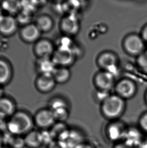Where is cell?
<instances>
[{"label":"cell","mask_w":147,"mask_h":148,"mask_svg":"<svg viewBox=\"0 0 147 148\" xmlns=\"http://www.w3.org/2000/svg\"><path fill=\"white\" fill-rule=\"evenodd\" d=\"M34 124V120L27 113L19 111L11 117L7 124V130L15 136L26 135L32 130Z\"/></svg>","instance_id":"6da1fadb"},{"label":"cell","mask_w":147,"mask_h":148,"mask_svg":"<svg viewBox=\"0 0 147 148\" xmlns=\"http://www.w3.org/2000/svg\"><path fill=\"white\" fill-rule=\"evenodd\" d=\"M125 108V100L116 94L109 95L102 104L103 114L110 119L119 117L123 113Z\"/></svg>","instance_id":"7a4b0ae2"},{"label":"cell","mask_w":147,"mask_h":148,"mask_svg":"<svg viewBox=\"0 0 147 148\" xmlns=\"http://www.w3.org/2000/svg\"><path fill=\"white\" fill-rule=\"evenodd\" d=\"M145 42L141 36L131 34L125 39L123 47L128 54L138 57L145 51Z\"/></svg>","instance_id":"3957f363"},{"label":"cell","mask_w":147,"mask_h":148,"mask_svg":"<svg viewBox=\"0 0 147 148\" xmlns=\"http://www.w3.org/2000/svg\"><path fill=\"white\" fill-rule=\"evenodd\" d=\"M75 59V54L71 49L66 47H60L54 52L52 60L56 65L67 67L71 65Z\"/></svg>","instance_id":"277c9868"},{"label":"cell","mask_w":147,"mask_h":148,"mask_svg":"<svg viewBox=\"0 0 147 148\" xmlns=\"http://www.w3.org/2000/svg\"><path fill=\"white\" fill-rule=\"evenodd\" d=\"M116 95L124 100L133 98L137 92L135 83L129 79L120 80L115 86Z\"/></svg>","instance_id":"5b68a950"},{"label":"cell","mask_w":147,"mask_h":148,"mask_svg":"<svg viewBox=\"0 0 147 148\" xmlns=\"http://www.w3.org/2000/svg\"><path fill=\"white\" fill-rule=\"evenodd\" d=\"M114 79L113 73L107 71H102L96 75L94 83L100 91L108 92L114 86Z\"/></svg>","instance_id":"8992f818"},{"label":"cell","mask_w":147,"mask_h":148,"mask_svg":"<svg viewBox=\"0 0 147 148\" xmlns=\"http://www.w3.org/2000/svg\"><path fill=\"white\" fill-rule=\"evenodd\" d=\"M56 121L54 113L50 109L40 110L37 112L34 119V124L43 130L52 127Z\"/></svg>","instance_id":"52a82bcc"},{"label":"cell","mask_w":147,"mask_h":148,"mask_svg":"<svg viewBox=\"0 0 147 148\" xmlns=\"http://www.w3.org/2000/svg\"><path fill=\"white\" fill-rule=\"evenodd\" d=\"M97 63L103 71H107L112 73V71L116 68L118 58L113 53L103 52L98 57Z\"/></svg>","instance_id":"ba28073f"},{"label":"cell","mask_w":147,"mask_h":148,"mask_svg":"<svg viewBox=\"0 0 147 148\" xmlns=\"http://www.w3.org/2000/svg\"><path fill=\"white\" fill-rule=\"evenodd\" d=\"M122 140L125 144L132 148L138 147L143 140L141 133L135 128L125 130Z\"/></svg>","instance_id":"9c48e42d"},{"label":"cell","mask_w":147,"mask_h":148,"mask_svg":"<svg viewBox=\"0 0 147 148\" xmlns=\"http://www.w3.org/2000/svg\"><path fill=\"white\" fill-rule=\"evenodd\" d=\"M58 140L63 143L67 148H75L82 144L81 135L74 130H67Z\"/></svg>","instance_id":"30bf717a"},{"label":"cell","mask_w":147,"mask_h":148,"mask_svg":"<svg viewBox=\"0 0 147 148\" xmlns=\"http://www.w3.org/2000/svg\"><path fill=\"white\" fill-rule=\"evenodd\" d=\"M61 28L66 34L75 35L79 31V22L75 17L67 16L62 20Z\"/></svg>","instance_id":"8fae6325"},{"label":"cell","mask_w":147,"mask_h":148,"mask_svg":"<svg viewBox=\"0 0 147 148\" xmlns=\"http://www.w3.org/2000/svg\"><path fill=\"white\" fill-rule=\"evenodd\" d=\"M17 20L11 16H3L0 19V32L5 35H10L16 32Z\"/></svg>","instance_id":"7c38bea8"},{"label":"cell","mask_w":147,"mask_h":148,"mask_svg":"<svg viewBox=\"0 0 147 148\" xmlns=\"http://www.w3.org/2000/svg\"><path fill=\"white\" fill-rule=\"evenodd\" d=\"M35 51L40 58H50L54 53V46L49 40H46L38 41L35 47Z\"/></svg>","instance_id":"4fadbf2b"},{"label":"cell","mask_w":147,"mask_h":148,"mask_svg":"<svg viewBox=\"0 0 147 148\" xmlns=\"http://www.w3.org/2000/svg\"><path fill=\"white\" fill-rule=\"evenodd\" d=\"M40 30L36 24H28L21 32L22 38L27 42H34L37 40L40 35Z\"/></svg>","instance_id":"5bb4252c"},{"label":"cell","mask_w":147,"mask_h":148,"mask_svg":"<svg viewBox=\"0 0 147 148\" xmlns=\"http://www.w3.org/2000/svg\"><path fill=\"white\" fill-rule=\"evenodd\" d=\"M56 83V81L52 75L42 74L37 78L36 86L38 89L41 92H48L54 88Z\"/></svg>","instance_id":"9a60e30c"},{"label":"cell","mask_w":147,"mask_h":148,"mask_svg":"<svg viewBox=\"0 0 147 148\" xmlns=\"http://www.w3.org/2000/svg\"><path fill=\"white\" fill-rule=\"evenodd\" d=\"M25 146L29 148H38L43 145L41 132L32 130L24 138Z\"/></svg>","instance_id":"2e32d148"},{"label":"cell","mask_w":147,"mask_h":148,"mask_svg":"<svg viewBox=\"0 0 147 148\" xmlns=\"http://www.w3.org/2000/svg\"><path fill=\"white\" fill-rule=\"evenodd\" d=\"M15 105L8 98H0V117L5 118L12 117L15 113Z\"/></svg>","instance_id":"e0dca14e"},{"label":"cell","mask_w":147,"mask_h":148,"mask_svg":"<svg viewBox=\"0 0 147 148\" xmlns=\"http://www.w3.org/2000/svg\"><path fill=\"white\" fill-rule=\"evenodd\" d=\"M56 64L50 58H40L38 63V68L42 74L52 75L56 68Z\"/></svg>","instance_id":"ac0fdd59"},{"label":"cell","mask_w":147,"mask_h":148,"mask_svg":"<svg viewBox=\"0 0 147 148\" xmlns=\"http://www.w3.org/2000/svg\"><path fill=\"white\" fill-rule=\"evenodd\" d=\"M125 130L120 124L113 123L108 128V136L110 139L113 141L122 140Z\"/></svg>","instance_id":"d6986e66"},{"label":"cell","mask_w":147,"mask_h":148,"mask_svg":"<svg viewBox=\"0 0 147 148\" xmlns=\"http://www.w3.org/2000/svg\"><path fill=\"white\" fill-rule=\"evenodd\" d=\"M56 82L59 84H64L68 82L71 76V72L70 70L64 67H56L52 74Z\"/></svg>","instance_id":"ffe728a7"},{"label":"cell","mask_w":147,"mask_h":148,"mask_svg":"<svg viewBox=\"0 0 147 148\" xmlns=\"http://www.w3.org/2000/svg\"><path fill=\"white\" fill-rule=\"evenodd\" d=\"M12 71L9 64L5 60L0 59V84H5L9 81Z\"/></svg>","instance_id":"44dd1931"},{"label":"cell","mask_w":147,"mask_h":148,"mask_svg":"<svg viewBox=\"0 0 147 148\" xmlns=\"http://www.w3.org/2000/svg\"><path fill=\"white\" fill-rule=\"evenodd\" d=\"M36 25L40 32H46L52 29L53 26V21L49 16H42L38 18Z\"/></svg>","instance_id":"7402d4cb"},{"label":"cell","mask_w":147,"mask_h":148,"mask_svg":"<svg viewBox=\"0 0 147 148\" xmlns=\"http://www.w3.org/2000/svg\"><path fill=\"white\" fill-rule=\"evenodd\" d=\"M21 6V4L17 1H6L3 2L2 4L3 9L11 13H17Z\"/></svg>","instance_id":"603a6c76"},{"label":"cell","mask_w":147,"mask_h":148,"mask_svg":"<svg viewBox=\"0 0 147 148\" xmlns=\"http://www.w3.org/2000/svg\"><path fill=\"white\" fill-rule=\"evenodd\" d=\"M56 120L63 122L68 117V108H62L52 111Z\"/></svg>","instance_id":"cb8c5ba5"},{"label":"cell","mask_w":147,"mask_h":148,"mask_svg":"<svg viewBox=\"0 0 147 148\" xmlns=\"http://www.w3.org/2000/svg\"><path fill=\"white\" fill-rule=\"evenodd\" d=\"M137 63L140 68L147 73V50L138 56Z\"/></svg>","instance_id":"d4e9b609"},{"label":"cell","mask_w":147,"mask_h":148,"mask_svg":"<svg viewBox=\"0 0 147 148\" xmlns=\"http://www.w3.org/2000/svg\"><path fill=\"white\" fill-rule=\"evenodd\" d=\"M50 110L52 111L62 108H67V105L63 100L56 99L52 101L50 105Z\"/></svg>","instance_id":"484cf974"},{"label":"cell","mask_w":147,"mask_h":148,"mask_svg":"<svg viewBox=\"0 0 147 148\" xmlns=\"http://www.w3.org/2000/svg\"><path fill=\"white\" fill-rule=\"evenodd\" d=\"M30 17L28 12L25 11L19 14L17 21L22 23H27L30 20Z\"/></svg>","instance_id":"4316f807"},{"label":"cell","mask_w":147,"mask_h":148,"mask_svg":"<svg viewBox=\"0 0 147 148\" xmlns=\"http://www.w3.org/2000/svg\"><path fill=\"white\" fill-rule=\"evenodd\" d=\"M48 148H67L63 143L59 140H54L48 145Z\"/></svg>","instance_id":"83f0119b"},{"label":"cell","mask_w":147,"mask_h":148,"mask_svg":"<svg viewBox=\"0 0 147 148\" xmlns=\"http://www.w3.org/2000/svg\"><path fill=\"white\" fill-rule=\"evenodd\" d=\"M140 124L144 130L147 132V112L143 115L140 119Z\"/></svg>","instance_id":"f1b7e54d"},{"label":"cell","mask_w":147,"mask_h":148,"mask_svg":"<svg viewBox=\"0 0 147 148\" xmlns=\"http://www.w3.org/2000/svg\"><path fill=\"white\" fill-rule=\"evenodd\" d=\"M7 124L8 122H6L5 118L0 117V133L7 130Z\"/></svg>","instance_id":"f546056e"},{"label":"cell","mask_w":147,"mask_h":148,"mask_svg":"<svg viewBox=\"0 0 147 148\" xmlns=\"http://www.w3.org/2000/svg\"><path fill=\"white\" fill-rule=\"evenodd\" d=\"M141 37L145 42H147V25L143 29L142 32Z\"/></svg>","instance_id":"4dcf8cb0"},{"label":"cell","mask_w":147,"mask_h":148,"mask_svg":"<svg viewBox=\"0 0 147 148\" xmlns=\"http://www.w3.org/2000/svg\"><path fill=\"white\" fill-rule=\"evenodd\" d=\"M114 148H132L131 147L127 146V145L125 144L124 143H120L119 144L117 145Z\"/></svg>","instance_id":"1f68e13d"},{"label":"cell","mask_w":147,"mask_h":148,"mask_svg":"<svg viewBox=\"0 0 147 148\" xmlns=\"http://www.w3.org/2000/svg\"><path fill=\"white\" fill-rule=\"evenodd\" d=\"M139 148H147V140H143L141 143L140 144Z\"/></svg>","instance_id":"d6a6232c"},{"label":"cell","mask_w":147,"mask_h":148,"mask_svg":"<svg viewBox=\"0 0 147 148\" xmlns=\"http://www.w3.org/2000/svg\"><path fill=\"white\" fill-rule=\"evenodd\" d=\"M75 148H92L91 147L88 145L82 143L80 145L77 147H76Z\"/></svg>","instance_id":"836d02e7"},{"label":"cell","mask_w":147,"mask_h":148,"mask_svg":"<svg viewBox=\"0 0 147 148\" xmlns=\"http://www.w3.org/2000/svg\"><path fill=\"white\" fill-rule=\"evenodd\" d=\"M4 144V142H3V136L2 134L0 133V148H2Z\"/></svg>","instance_id":"e575fe53"},{"label":"cell","mask_w":147,"mask_h":148,"mask_svg":"<svg viewBox=\"0 0 147 148\" xmlns=\"http://www.w3.org/2000/svg\"><path fill=\"white\" fill-rule=\"evenodd\" d=\"M1 148H12L8 146H3Z\"/></svg>","instance_id":"d590c367"},{"label":"cell","mask_w":147,"mask_h":148,"mask_svg":"<svg viewBox=\"0 0 147 148\" xmlns=\"http://www.w3.org/2000/svg\"><path fill=\"white\" fill-rule=\"evenodd\" d=\"M3 16V15H2V11H1V10H0V19H1V18H2V17Z\"/></svg>","instance_id":"8d00e7d4"},{"label":"cell","mask_w":147,"mask_h":148,"mask_svg":"<svg viewBox=\"0 0 147 148\" xmlns=\"http://www.w3.org/2000/svg\"><path fill=\"white\" fill-rule=\"evenodd\" d=\"M146 102L147 103V92L146 94Z\"/></svg>","instance_id":"74e56055"}]
</instances>
